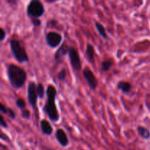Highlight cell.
I'll return each instance as SVG.
<instances>
[{"label": "cell", "instance_id": "obj_6", "mask_svg": "<svg viewBox=\"0 0 150 150\" xmlns=\"http://www.w3.org/2000/svg\"><path fill=\"white\" fill-rule=\"evenodd\" d=\"M38 95L37 91V84L34 81H30L27 86V100L29 105L34 110L37 109Z\"/></svg>", "mask_w": 150, "mask_h": 150}, {"label": "cell", "instance_id": "obj_25", "mask_svg": "<svg viewBox=\"0 0 150 150\" xmlns=\"http://www.w3.org/2000/svg\"><path fill=\"white\" fill-rule=\"evenodd\" d=\"M32 23L35 26H40L42 24V21L39 18H33L32 19Z\"/></svg>", "mask_w": 150, "mask_h": 150}, {"label": "cell", "instance_id": "obj_14", "mask_svg": "<svg viewBox=\"0 0 150 150\" xmlns=\"http://www.w3.org/2000/svg\"><path fill=\"white\" fill-rule=\"evenodd\" d=\"M95 27H96V29L97 31H98V34H99L100 36L103 39H108V34H107L106 29H105V26H104L102 23H99V22H95Z\"/></svg>", "mask_w": 150, "mask_h": 150}, {"label": "cell", "instance_id": "obj_9", "mask_svg": "<svg viewBox=\"0 0 150 150\" xmlns=\"http://www.w3.org/2000/svg\"><path fill=\"white\" fill-rule=\"evenodd\" d=\"M70 47V46H68L64 42V43L62 44L59 48L57 50V51L55 52V54H54V59H55V61L57 63L62 62L64 57H65L67 54H68Z\"/></svg>", "mask_w": 150, "mask_h": 150}, {"label": "cell", "instance_id": "obj_23", "mask_svg": "<svg viewBox=\"0 0 150 150\" xmlns=\"http://www.w3.org/2000/svg\"><path fill=\"white\" fill-rule=\"evenodd\" d=\"M7 116H8L10 119H12V120H15L16 117V114L15 113V111H13L12 108H8V113H7Z\"/></svg>", "mask_w": 150, "mask_h": 150}, {"label": "cell", "instance_id": "obj_26", "mask_svg": "<svg viewBox=\"0 0 150 150\" xmlns=\"http://www.w3.org/2000/svg\"><path fill=\"white\" fill-rule=\"evenodd\" d=\"M57 24V21L54 20V19H51V20H50L47 23V26H48V27H51V28L54 27Z\"/></svg>", "mask_w": 150, "mask_h": 150}, {"label": "cell", "instance_id": "obj_1", "mask_svg": "<svg viewBox=\"0 0 150 150\" xmlns=\"http://www.w3.org/2000/svg\"><path fill=\"white\" fill-rule=\"evenodd\" d=\"M45 95L47 96V100L42 107V111L48 116L51 121L57 122L59 120V114L56 104L57 90L55 86L52 84L48 85Z\"/></svg>", "mask_w": 150, "mask_h": 150}, {"label": "cell", "instance_id": "obj_19", "mask_svg": "<svg viewBox=\"0 0 150 150\" xmlns=\"http://www.w3.org/2000/svg\"><path fill=\"white\" fill-rule=\"evenodd\" d=\"M66 77H67V70L65 69H62V70H60L57 74V79L59 81H64L66 79Z\"/></svg>", "mask_w": 150, "mask_h": 150}, {"label": "cell", "instance_id": "obj_24", "mask_svg": "<svg viewBox=\"0 0 150 150\" xmlns=\"http://www.w3.org/2000/svg\"><path fill=\"white\" fill-rule=\"evenodd\" d=\"M6 38V32L3 28H0V41L2 42Z\"/></svg>", "mask_w": 150, "mask_h": 150}, {"label": "cell", "instance_id": "obj_20", "mask_svg": "<svg viewBox=\"0 0 150 150\" xmlns=\"http://www.w3.org/2000/svg\"><path fill=\"white\" fill-rule=\"evenodd\" d=\"M21 118L23 119V120H29L31 117L30 111H29V110L26 109V108L23 110H21Z\"/></svg>", "mask_w": 150, "mask_h": 150}, {"label": "cell", "instance_id": "obj_27", "mask_svg": "<svg viewBox=\"0 0 150 150\" xmlns=\"http://www.w3.org/2000/svg\"><path fill=\"white\" fill-rule=\"evenodd\" d=\"M25 150H28V149H25Z\"/></svg>", "mask_w": 150, "mask_h": 150}, {"label": "cell", "instance_id": "obj_4", "mask_svg": "<svg viewBox=\"0 0 150 150\" xmlns=\"http://www.w3.org/2000/svg\"><path fill=\"white\" fill-rule=\"evenodd\" d=\"M26 13L31 19L39 18L45 13V7L42 1L39 0H32L26 7Z\"/></svg>", "mask_w": 150, "mask_h": 150}, {"label": "cell", "instance_id": "obj_22", "mask_svg": "<svg viewBox=\"0 0 150 150\" xmlns=\"http://www.w3.org/2000/svg\"><path fill=\"white\" fill-rule=\"evenodd\" d=\"M0 125H1V127H3V128H7V127H8L7 122H6V121L4 120V117H3L1 114L0 115Z\"/></svg>", "mask_w": 150, "mask_h": 150}, {"label": "cell", "instance_id": "obj_10", "mask_svg": "<svg viewBox=\"0 0 150 150\" xmlns=\"http://www.w3.org/2000/svg\"><path fill=\"white\" fill-rule=\"evenodd\" d=\"M55 136L57 142L59 143V144L61 145L62 146L65 147V146H67V145H68L69 144L68 137H67L65 131H64L63 129L62 128L57 129L55 133Z\"/></svg>", "mask_w": 150, "mask_h": 150}, {"label": "cell", "instance_id": "obj_15", "mask_svg": "<svg viewBox=\"0 0 150 150\" xmlns=\"http://www.w3.org/2000/svg\"><path fill=\"white\" fill-rule=\"evenodd\" d=\"M137 132L141 138L143 139L147 140L150 138V131L146 127H143L142 125H139L137 127Z\"/></svg>", "mask_w": 150, "mask_h": 150}, {"label": "cell", "instance_id": "obj_18", "mask_svg": "<svg viewBox=\"0 0 150 150\" xmlns=\"http://www.w3.org/2000/svg\"><path fill=\"white\" fill-rule=\"evenodd\" d=\"M16 106L21 110L25 109L26 106V102H25V100L23 99V98H18V99L16 100Z\"/></svg>", "mask_w": 150, "mask_h": 150}, {"label": "cell", "instance_id": "obj_16", "mask_svg": "<svg viewBox=\"0 0 150 150\" xmlns=\"http://www.w3.org/2000/svg\"><path fill=\"white\" fill-rule=\"evenodd\" d=\"M112 62L110 60H105L101 64V70L103 72H107L112 67Z\"/></svg>", "mask_w": 150, "mask_h": 150}, {"label": "cell", "instance_id": "obj_2", "mask_svg": "<svg viewBox=\"0 0 150 150\" xmlns=\"http://www.w3.org/2000/svg\"><path fill=\"white\" fill-rule=\"evenodd\" d=\"M7 76L10 84L16 89L23 87L27 80L26 71L22 67L15 64H7Z\"/></svg>", "mask_w": 150, "mask_h": 150}, {"label": "cell", "instance_id": "obj_13", "mask_svg": "<svg viewBox=\"0 0 150 150\" xmlns=\"http://www.w3.org/2000/svg\"><path fill=\"white\" fill-rule=\"evenodd\" d=\"M95 48L93 45L90 43H88L86 45V57L87 58V60L91 63L92 64H95Z\"/></svg>", "mask_w": 150, "mask_h": 150}, {"label": "cell", "instance_id": "obj_3", "mask_svg": "<svg viewBox=\"0 0 150 150\" xmlns=\"http://www.w3.org/2000/svg\"><path fill=\"white\" fill-rule=\"evenodd\" d=\"M10 48L12 55L15 59L19 63L29 62V58L24 47L21 45V42L16 39H12L9 41Z\"/></svg>", "mask_w": 150, "mask_h": 150}, {"label": "cell", "instance_id": "obj_21", "mask_svg": "<svg viewBox=\"0 0 150 150\" xmlns=\"http://www.w3.org/2000/svg\"><path fill=\"white\" fill-rule=\"evenodd\" d=\"M0 111H1V114H7V113H8V107H7L2 103H0Z\"/></svg>", "mask_w": 150, "mask_h": 150}, {"label": "cell", "instance_id": "obj_7", "mask_svg": "<svg viewBox=\"0 0 150 150\" xmlns=\"http://www.w3.org/2000/svg\"><path fill=\"white\" fill-rule=\"evenodd\" d=\"M62 35L57 32H48L45 35V42L51 48H56L61 44L62 41Z\"/></svg>", "mask_w": 150, "mask_h": 150}, {"label": "cell", "instance_id": "obj_12", "mask_svg": "<svg viewBox=\"0 0 150 150\" xmlns=\"http://www.w3.org/2000/svg\"><path fill=\"white\" fill-rule=\"evenodd\" d=\"M117 89L121 91L123 94H127L131 91L132 85L130 82L125 81H120L117 85Z\"/></svg>", "mask_w": 150, "mask_h": 150}, {"label": "cell", "instance_id": "obj_5", "mask_svg": "<svg viewBox=\"0 0 150 150\" xmlns=\"http://www.w3.org/2000/svg\"><path fill=\"white\" fill-rule=\"evenodd\" d=\"M68 57L72 68L75 71H80L81 70V60L80 59V56H79V53L77 48L70 46V49H69Z\"/></svg>", "mask_w": 150, "mask_h": 150}, {"label": "cell", "instance_id": "obj_8", "mask_svg": "<svg viewBox=\"0 0 150 150\" xmlns=\"http://www.w3.org/2000/svg\"><path fill=\"white\" fill-rule=\"evenodd\" d=\"M83 78L86 80L88 86L91 90H95L98 86V80L95 77L93 72L89 68V67H85L82 72Z\"/></svg>", "mask_w": 150, "mask_h": 150}, {"label": "cell", "instance_id": "obj_17", "mask_svg": "<svg viewBox=\"0 0 150 150\" xmlns=\"http://www.w3.org/2000/svg\"><path fill=\"white\" fill-rule=\"evenodd\" d=\"M37 91H38V98L40 99H43L44 95H45V89L42 83H39L37 84Z\"/></svg>", "mask_w": 150, "mask_h": 150}, {"label": "cell", "instance_id": "obj_11", "mask_svg": "<svg viewBox=\"0 0 150 150\" xmlns=\"http://www.w3.org/2000/svg\"><path fill=\"white\" fill-rule=\"evenodd\" d=\"M40 130L44 135L46 136H51L53 133V127L51 123L46 120H42L40 121Z\"/></svg>", "mask_w": 150, "mask_h": 150}]
</instances>
